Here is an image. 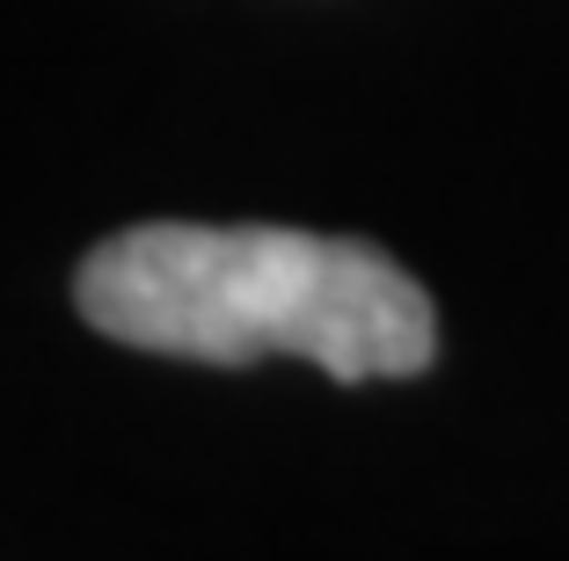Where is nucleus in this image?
<instances>
[{
  "instance_id": "1",
  "label": "nucleus",
  "mask_w": 569,
  "mask_h": 561,
  "mask_svg": "<svg viewBox=\"0 0 569 561\" xmlns=\"http://www.w3.org/2000/svg\"><path fill=\"white\" fill-rule=\"evenodd\" d=\"M73 307L110 343L198 364L307 358L329 380H417L438 358V314L395 256L300 227H124L88 248Z\"/></svg>"
}]
</instances>
